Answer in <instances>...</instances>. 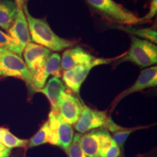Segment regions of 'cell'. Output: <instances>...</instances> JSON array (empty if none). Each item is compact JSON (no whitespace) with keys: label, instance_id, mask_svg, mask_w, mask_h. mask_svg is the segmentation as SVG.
<instances>
[{"label":"cell","instance_id":"19","mask_svg":"<svg viewBox=\"0 0 157 157\" xmlns=\"http://www.w3.org/2000/svg\"><path fill=\"white\" fill-rule=\"evenodd\" d=\"M0 48L14 52L17 56H22L23 48L18 42L13 39L9 34H6L0 29Z\"/></svg>","mask_w":157,"mask_h":157},{"label":"cell","instance_id":"17","mask_svg":"<svg viewBox=\"0 0 157 157\" xmlns=\"http://www.w3.org/2000/svg\"><path fill=\"white\" fill-rule=\"evenodd\" d=\"M28 143V140H23L16 137L9 130V129L0 127V143L6 148L10 149L26 148Z\"/></svg>","mask_w":157,"mask_h":157},{"label":"cell","instance_id":"26","mask_svg":"<svg viewBox=\"0 0 157 157\" xmlns=\"http://www.w3.org/2000/svg\"><path fill=\"white\" fill-rule=\"evenodd\" d=\"M11 156V149L7 148L2 152L0 153V157H10Z\"/></svg>","mask_w":157,"mask_h":157},{"label":"cell","instance_id":"24","mask_svg":"<svg viewBox=\"0 0 157 157\" xmlns=\"http://www.w3.org/2000/svg\"><path fill=\"white\" fill-rule=\"evenodd\" d=\"M101 157H121L120 149L114 140H113L111 146Z\"/></svg>","mask_w":157,"mask_h":157},{"label":"cell","instance_id":"21","mask_svg":"<svg viewBox=\"0 0 157 157\" xmlns=\"http://www.w3.org/2000/svg\"><path fill=\"white\" fill-rule=\"evenodd\" d=\"M150 126H139L135 127H130V128H127L124 130L118 131L117 132H114L113 135V140L115 141L117 146H119L121 151V157L124 156V143L126 142L127 139L128 138L129 135L135 131L138 130V129H142L145 128H148Z\"/></svg>","mask_w":157,"mask_h":157},{"label":"cell","instance_id":"5","mask_svg":"<svg viewBox=\"0 0 157 157\" xmlns=\"http://www.w3.org/2000/svg\"><path fill=\"white\" fill-rule=\"evenodd\" d=\"M48 125L51 132L50 144L58 146L67 154L74 138V129L65 122L58 113L51 111L48 116Z\"/></svg>","mask_w":157,"mask_h":157},{"label":"cell","instance_id":"8","mask_svg":"<svg viewBox=\"0 0 157 157\" xmlns=\"http://www.w3.org/2000/svg\"><path fill=\"white\" fill-rule=\"evenodd\" d=\"M60 60L61 58L58 53H51L44 67L40 71L33 74L32 82L29 88L31 94L39 93V90L44 87L50 75L57 78L61 77L63 73Z\"/></svg>","mask_w":157,"mask_h":157},{"label":"cell","instance_id":"1","mask_svg":"<svg viewBox=\"0 0 157 157\" xmlns=\"http://www.w3.org/2000/svg\"><path fill=\"white\" fill-rule=\"evenodd\" d=\"M23 10L28 23L31 39L35 44L56 52H60L73 46V41L58 36L52 30L46 19L33 17L25 3L23 6Z\"/></svg>","mask_w":157,"mask_h":157},{"label":"cell","instance_id":"11","mask_svg":"<svg viewBox=\"0 0 157 157\" xmlns=\"http://www.w3.org/2000/svg\"><path fill=\"white\" fill-rule=\"evenodd\" d=\"M82 102L67 90L62 93L58 101V113L65 122L75 124L81 114Z\"/></svg>","mask_w":157,"mask_h":157},{"label":"cell","instance_id":"10","mask_svg":"<svg viewBox=\"0 0 157 157\" xmlns=\"http://www.w3.org/2000/svg\"><path fill=\"white\" fill-rule=\"evenodd\" d=\"M51 53L48 49L35 43L29 42L25 45L22 54L27 68L33 75L44 67Z\"/></svg>","mask_w":157,"mask_h":157},{"label":"cell","instance_id":"31","mask_svg":"<svg viewBox=\"0 0 157 157\" xmlns=\"http://www.w3.org/2000/svg\"><path fill=\"white\" fill-rule=\"evenodd\" d=\"M0 79H1V78H0Z\"/></svg>","mask_w":157,"mask_h":157},{"label":"cell","instance_id":"20","mask_svg":"<svg viewBox=\"0 0 157 157\" xmlns=\"http://www.w3.org/2000/svg\"><path fill=\"white\" fill-rule=\"evenodd\" d=\"M119 29L130 33L132 36H137V38H142L145 40H148L149 42L156 44L157 43V32L154 29L150 28L145 29H136L132 27H120Z\"/></svg>","mask_w":157,"mask_h":157},{"label":"cell","instance_id":"25","mask_svg":"<svg viewBox=\"0 0 157 157\" xmlns=\"http://www.w3.org/2000/svg\"><path fill=\"white\" fill-rule=\"evenodd\" d=\"M157 12V0H152L151 2L150 10L144 17H143V21H150L155 15H156Z\"/></svg>","mask_w":157,"mask_h":157},{"label":"cell","instance_id":"12","mask_svg":"<svg viewBox=\"0 0 157 157\" xmlns=\"http://www.w3.org/2000/svg\"><path fill=\"white\" fill-rule=\"evenodd\" d=\"M7 31L10 36L18 42L23 49L25 45L31 42L28 23L25 18L23 7L17 6V14L14 22Z\"/></svg>","mask_w":157,"mask_h":157},{"label":"cell","instance_id":"18","mask_svg":"<svg viewBox=\"0 0 157 157\" xmlns=\"http://www.w3.org/2000/svg\"><path fill=\"white\" fill-rule=\"evenodd\" d=\"M51 140V132L48 121L44 122L39 131L29 140L27 147L34 148L41 145L50 143Z\"/></svg>","mask_w":157,"mask_h":157},{"label":"cell","instance_id":"22","mask_svg":"<svg viewBox=\"0 0 157 157\" xmlns=\"http://www.w3.org/2000/svg\"><path fill=\"white\" fill-rule=\"evenodd\" d=\"M97 134L99 140L100 154L101 157L110 148L113 140L109 131L103 128L97 129Z\"/></svg>","mask_w":157,"mask_h":157},{"label":"cell","instance_id":"13","mask_svg":"<svg viewBox=\"0 0 157 157\" xmlns=\"http://www.w3.org/2000/svg\"><path fill=\"white\" fill-rule=\"evenodd\" d=\"M96 58L87 52L81 47L71 48L66 50L62 55L60 60L61 68L66 71L71 69L78 65L89 64Z\"/></svg>","mask_w":157,"mask_h":157},{"label":"cell","instance_id":"16","mask_svg":"<svg viewBox=\"0 0 157 157\" xmlns=\"http://www.w3.org/2000/svg\"><path fill=\"white\" fill-rule=\"evenodd\" d=\"M17 11V5L11 0H0V27L5 31L14 22Z\"/></svg>","mask_w":157,"mask_h":157},{"label":"cell","instance_id":"27","mask_svg":"<svg viewBox=\"0 0 157 157\" xmlns=\"http://www.w3.org/2000/svg\"><path fill=\"white\" fill-rule=\"evenodd\" d=\"M10 157H25V154H24V153L20 152V153H17V154L13 155L12 156H10Z\"/></svg>","mask_w":157,"mask_h":157},{"label":"cell","instance_id":"2","mask_svg":"<svg viewBox=\"0 0 157 157\" xmlns=\"http://www.w3.org/2000/svg\"><path fill=\"white\" fill-rule=\"evenodd\" d=\"M123 62H131L142 68L149 67L156 64V45L148 40L132 36L130 48L119 60V63Z\"/></svg>","mask_w":157,"mask_h":157},{"label":"cell","instance_id":"3","mask_svg":"<svg viewBox=\"0 0 157 157\" xmlns=\"http://www.w3.org/2000/svg\"><path fill=\"white\" fill-rule=\"evenodd\" d=\"M90 6L99 12L103 16L113 23L121 25H132L143 23L140 18L124 8L122 6L116 3L113 0H86Z\"/></svg>","mask_w":157,"mask_h":157},{"label":"cell","instance_id":"14","mask_svg":"<svg viewBox=\"0 0 157 157\" xmlns=\"http://www.w3.org/2000/svg\"><path fill=\"white\" fill-rule=\"evenodd\" d=\"M66 90V85L59 78L52 77L39 91L46 96L51 105V111L58 112V101L62 93Z\"/></svg>","mask_w":157,"mask_h":157},{"label":"cell","instance_id":"4","mask_svg":"<svg viewBox=\"0 0 157 157\" xmlns=\"http://www.w3.org/2000/svg\"><path fill=\"white\" fill-rule=\"evenodd\" d=\"M14 77L23 80L30 87L32 74L27 68L24 60L14 52L0 48V78Z\"/></svg>","mask_w":157,"mask_h":157},{"label":"cell","instance_id":"9","mask_svg":"<svg viewBox=\"0 0 157 157\" xmlns=\"http://www.w3.org/2000/svg\"><path fill=\"white\" fill-rule=\"evenodd\" d=\"M157 85V67L156 66L147 68L146 69L141 71L140 75L134 84L125 90L122 93L119 94L117 98L113 100L111 103V108L110 112H112L114 110L117 104L120 102L123 98L128 96L131 94L143 91L148 88L156 87Z\"/></svg>","mask_w":157,"mask_h":157},{"label":"cell","instance_id":"28","mask_svg":"<svg viewBox=\"0 0 157 157\" xmlns=\"http://www.w3.org/2000/svg\"><path fill=\"white\" fill-rule=\"evenodd\" d=\"M15 2L17 4V6H20V7H23V5H24V4L22 2L21 0H15Z\"/></svg>","mask_w":157,"mask_h":157},{"label":"cell","instance_id":"29","mask_svg":"<svg viewBox=\"0 0 157 157\" xmlns=\"http://www.w3.org/2000/svg\"><path fill=\"white\" fill-rule=\"evenodd\" d=\"M7 148H6L5 146H4L2 144H1V143H0V153L4 151H5V149H7Z\"/></svg>","mask_w":157,"mask_h":157},{"label":"cell","instance_id":"30","mask_svg":"<svg viewBox=\"0 0 157 157\" xmlns=\"http://www.w3.org/2000/svg\"><path fill=\"white\" fill-rule=\"evenodd\" d=\"M21 1H22V2L23 4H25V1H26V0H21Z\"/></svg>","mask_w":157,"mask_h":157},{"label":"cell","instance_id":"23","mask_svg":"<svg viewBox=\"0 0 157 157\" xmlns=\"http://www.w3.org/2000/svg\"><path fill=\"white\" fill-rule=\"evenodd\" d=\"M80 137V133H76L75 135H74L73 140L67 152L68 157H87L81 148Z\"/></svg>","mask_w":157,"mask_h":157},{"label":"cell","instance_id":"15","mask_svg":"<svg viewBox=\"0 0 157 157\" xmlns=\"http://www.w3.org/2000/svg\"><path fill=\"white\" fill-rule=\"evenodd\" d=\"M80 145L87 157H101L97 129L81 134Z\"/></svg>","mask_w":157,"mask_h":157},{"label":"cell","instance_id":"6","mask_svg":"<svg viewBox=\"0 0 157 157\" xmlns=\"http://www.w3.org/2000/svg\"><path fill=\"white\" fill-rule=\"evenodd\" d=\"M111 59L96 58L93 62L89 64L78 65L71 69L64 71L62 74L63 81L69 89L78 95H79L80 89L89 74L90 71L95 66L107 64L111 61Z\"/></svg>","mask_w":157,"mask_h":157},{"label":"cell","instance_id":"7","mask_svg":"<svg viewBox=\"0 0 157 157\" xmlns=\"http://www.w3.org/2000/svg\"><path fill=\"white\" fill-rule=\"evenodd\" d=\"M109 115L106 111H98L88 107L82 102V109L78 121L74 124L78 133L84 134L90 131L103 127Z\"/></svg>","mask_w":157,"mask_h":157}]
</instances>
